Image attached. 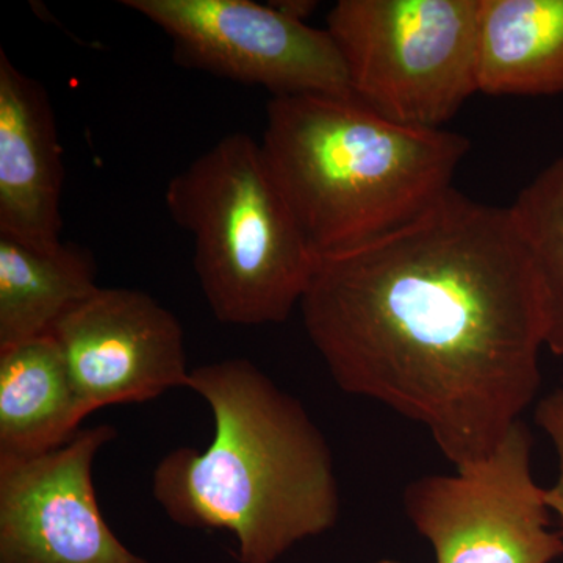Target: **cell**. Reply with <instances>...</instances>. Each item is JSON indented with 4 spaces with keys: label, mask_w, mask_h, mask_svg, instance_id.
Here are the masks:
<instances>
[{
    "label": "cell",
    "mask_w": 563,
    "mask_h": 563,
    "mask_svg": "<svg viewBox=\"0 0 563 563\" xmlns=\"http://www.w3.org/2000/svg\"><path fill=\"white\" fill-rule=\"evenodd\" d=\"M477 90L563 92V0H481Z\"/></svg>",
    "instance_id": "obj_12"
},
{
    "label": "cell",
    "mask_w": 563,
    "mask_h": 563,
    "mask_svg": "<svg viewBox=\"0 0 563 563\" xmlns=\"http://www.w3.org/2000/svg\"><path fill=\"white\" fill-rule=\"evenodd\" d=\"M377 563H401V562H396V561H380V562H377Z\"/></svg>",
    "instance_id": "obj_17"
},
{
    "label": "cell",
    "mask_w": 563,
    "mask_h": 563,
    "mask_svg": "<svg viewBox=\"0 0 563 563\" xmlns=\"http://www.w3.org/2000/svg\"><path fill=\"white\" fill-rule=\"evenodd\" d=\"M299 307L336 385L424 426L455 470L490 457L539 395L542 295L510 207L451 188L318 258Z\"/></svg>",
    "instance_id": "obj_1"
},
{
    "label": "cell",
    "mask_w": 563,
    "mask_h": 563,
    "mask_svg": "<svg viewBox=\"0 0 563 563\" xmlns=\"http://www.w3.org/2000/svg\"><path fill=\"white\" fill-rule=\"evenodd\" d=\"M263 157L314 257L361 250L417 220L453 188L470 141L406 128L355 98H272Z\"/></svg>",
    "instance_id": "obj_3"
},
{
    "label": "cell",
    "mask_w": 563,
    "mask_h": 563,
    "mask_svg": "<svg viewBox=\"0 0 563 563\" xmlns=\"http://www.w3.org/2000/svg\"><path fill=\"white\" fill-rule=\"evenodd\" d=\"M63 154L43 85L0 51V236L62 246Z\"/></svg>",
    "instance_id": "obj_10"
},
{
    "label": "cell",
    "mask_w": 563,
    "mask_h": 563,
    "mask_svg": "<svg viewBox=\"0 0 563 563\" xmlns=\"http://www.w3.org/2000/svg\"><path fill=\"white\" fill-rule=\"evenodd\" d=\"M536 422L550 437L558 457V479L553 487L544 488V499L551 512L559 518V532L563 537V387L540 399L536 407Z\"/></svg>",
    "instance_id": "obj_15"
},
{
    "label": "cell",
    "mask_w": 563,
    "mask_h": 563,
    "mask_svg": "<svg viewBox=\"0 0 563 563\" xmlns=\"http://www.w3.org/2000/svg\"><path fill=\"white\" fill-rule=\"evenodd\" d=\"M188 388L209 404L213 440L180 446L152 476L155 501L185 528L224 529L240 561L273 563L339 520L331 448L295 396L247 358L191 369Z\"/></svg>",
    "instance_id": "obj_2"
},
{
    "label": "cell",
    "mask_w": 563,
    "mask_h": 563,
    "mask_svg": "<svg viewBox=\"0 0 563 563\" xmlns=\"http://www.w3.org/2000/svg\"><path fill=\"white\" fill-rule=\"evenodd\" d=\"M118 435L111 426L79 431L36 457H0V563H150L103 520L92 463Z\"/></svg>",
    "instance_id": "obj_8"
},
{
    "label": "cell",
    "mask_w": 563,
    "mask_h": 563,
    "mask_svg": "<svg viewBox=\"0 0 563 563\" xmlns=\"http://www.w3.org/2000/svg\"><path fill=\"white\" fill-rule=\"evenodd\" d=\"M510 211L539 280L547 347L563 357V157L526 185Z\"/></svg>",
    "instance_id": "obj_14"
},
{
    "label": "cell",
    "mask_w": 563,
    "mask_h": 563,
    "mask_svg": "<svg viewBox=\"0 0 563 563\" xmlns=\"http://www.w3.org/2000/svg\"><path fill=\"white\" fill-rule=\"evenodd\" d=\"M481 0H340L328 27L352 96L406 128L443 129L477 90Z\"/></svg>",
    "instance_id": "obj_5"
},
{
    "label": "cell",
    "mask_w": 563,
    "mask_h": 563,
    "mask_svg": "<svg viewBox=\"0 0 563 563\" xmlns=\"http://www.w3.org/2000/svg\"><path fill=\"white\" fill-rule=\"evenodd\" d=\"M165 202L191 236L218 321L279 324L301 306L317 257L251 135L231 133L202 152L168 181Z\"/></svg>",
    "instance_id": "obj_4"
},
{
    "label": "cell",
    "mask_w": 563,
    "mask_h": 563,
    "mask_svg": "<svg viewBox=\"0 0 563 563\" xmlns=\"http://www.w3.org/2000/svg\"><path fill=\"white\" fill-rule=\"evenodd\" d=\"M87 417L52 333L0 351V457L58 450Z\"/></svg>",
    "instance_id": "obj_11"
},
{
    "label": "cell",
    "mask_w": 563,
    "mask_h": 563,
    "mask_svg": "<svg viewBox=\"0 0 563 563\" xmlns=\"http://www.w3.org/2000/svg\"><path fill=\"white\" fill-rule=\"evenodd\" d=\"M162 29L185 66L287 95L354 98L331 33L251 0H122Z\"/></svg>",
    "instance_id": "obj_7"
},
{
    "label": "cell",
    "mask_w": 563,
    "mask_h": 563,
    "mask_svg": "<svg viewBox=\"0 0 563 563\" xmlns=\"http://www.w3.org/2000/svg\"><path fill=\"white\" fill-rule=\"evenodd\" d=\"M532 446L520 420L490 457L407 484L404 510L437 563H551L563 555L544 488L533 479Z\"/></svg>",
    "instance_id": "obj_6"
},
{
    "label": "cell",
    "mask_w": 563,
    "mask_h": 563,
    "mask_svg": "<svg viewBox=\"0 0 563 563\" xmlns=\"http://www.w3.org/2000/svg\"><path fill=\"white\" fill-rule=\"evenodd\" d=\"M52 335L87 415L188 387L191 369L180 321L147 292L101 287Z\"/></svg>",
    "instance_id": "obj_9"
},
{
    "label": "cell",
    "mask_w": 563,
    "mask_h": 563,
    "mask_svg": "<svg viewBox=\"0 0 563 563\" xmlns=\"http://www.w3.org/2000/svg\"><path fill=\"white\" fill-rule=\"evenodd\" d=\"M95 258L63 243L36 251L0 236V351L49 335L99 290Z\"/></svg>",
    "instance_id": "obj_13"
},
{
    "label": "cell",
    "mask_w": 563,
    "mask_h": 563,
    "mask_svg": "<svg viewBox=\"0 0 563 563\" xmlns=\"http://www.w3.org/2000/svg\"><path fill=\"white\" fill-rule=\"evenodd\" d=\"M272 5L292 20L306 22L307 18L317 9L318 3L307 2V0H301V2L299 0H282V2H273Z\"/></svg>",
    "instance_id": "obj_16"
}]
</instances>
